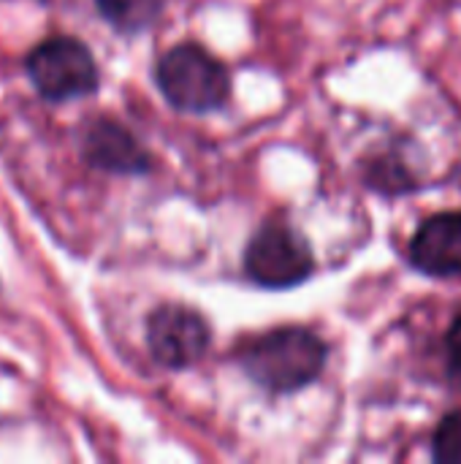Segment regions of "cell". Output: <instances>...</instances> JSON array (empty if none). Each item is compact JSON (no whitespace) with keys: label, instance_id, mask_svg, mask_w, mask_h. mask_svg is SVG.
I'll use <instances>...</instances> for the list:
<instances>
[{"label":"cell","instance_id":"1","mask_svg":"<svg viewBox=\"0 0 461 464\" xmlns=\"http://www.w3.org/2000/svg\"><path fill=\"white\" fill-rule=\"evenodd\" d=\"M326 343L299 326L269 332L242 351V367L253 383L288 394L310 386L326 367Z\"/></svg>","mask_w":461,"mask_h":464},{"label":"cell","instance_id":"2","mask_svg":"<svg viewBox=\"0 0 461 464\" xmlns=\"http://www.w3.org/2000/svg\"><path fill=\"white\" fill-rule=\"evenodd\" d=\"M155 79L171 106L193 114L220 109L231 87L226 65L196 44L168 49L158 63Z\"/></svg>","mask_w":461,"mask_h":464},{"label":"cell","instance_id":"3","mask_svg":"<svg viewBox=\"0 0 461 464\" xmlns=\"http://www.w3.org/2000/svg\"><path fill=\"white\" fill-rule=\"evenodd\" d=\"M27 73L35 90L49 101L90 95L98 87V65L90 49L76 38H49L27 57Z\"/></svg>","mask_w":461,"mask_h":464},{"label":"cell","instance_id":"4","mask_svg":"<svg viewBox=\"0 0 461 464\" xmlns=\"http://www.w3.org/2000/svg\"><path fill=\"white\" fill-rule=\"evenodd\" d=\"M315 269L312 250L302 234L288 226H264L247 245V277L272 291H285L304 283Z\"/></svg>","mask_w":461,"mask_h":464},{"label":"cell","instance_id":"5","mask_svg":"<svg viewBox=\"0 0 461 464\" xmlns=\"http://www.w3.org/2000/svg\"><path fill=\"white\" fill-rule=\"evenodd\" d=\"M212 343L209 324L201 313L182 304H163L147 321V345L163 367L196 364Z\"/></svg>","mask_w":461,"mask_h":464},{"label":"cell","instance_id":"6","mask_svg":"<svg viewBox=\"0 0 461 464\" xmlns=\"http://www.w3.org/2000/svg\"><path fill=\"white\" fill-rule=\"evenodd\" d=\"M410 264L429 277L461 275V212L427 218L410 239Z\"/></svg>","mask_w":461,"mask_h":464},{"label":"cell","instance_id":"7","mask_svg":"<svg viewBox=\"0 0 461 464\" xmlns=\"http://www.w3.org/2000/svg\"><path fill=\"white\" fill-rule=\"evenodd\" d=\"M87 163L114 171V174H139L149 169V155L147 150L117 122L111 120H98L87 128L84 141H82Z\"/></svg>","mask_w":461,"mask_h":464},{"label":"cell","instance_id":"8","mask_svg":"<svg viewBox=\"0 0 461 464\" xmlns=\"http://www.w3.org/2000/svg\"><path fill=\"white\" fill-rule=\"evenodd\" d=\"M98 8L122 33H139L158 19L163 0H98Z\"/></svg>","mask_w":461,"mask_h":464},{"label":"cell","instance_id":"9","mask_svg":"<svg viewBox=\"0 0 461 464\" xmlns=\"http://www.w3.org/2000/svg\"><path fill=\"white\" fill-rule=\"evenodd\" d=\"M367 182L380 190V193H405L416 188V177L410 174L408 163H399V158H378L370 171H367Z\"/></svg>","mask_w":461,"mask_h":464},{"label":"cell","instance_id":"10","mask_svg":"<svg viewBox=\"0 0 461 464\" xmlns=\"http://www.w3.org/2000/svg\"><path fill=\"white\" fill-rule=\"evenodd\" d=\"M432 459L440 464H461V411L448 413L435 430Z\"/></svg>","mask_w":461,"mask_h":464},{"label":"cell","instance_id":"11","mask_svg":"<svg viewBox=\"0 0 461 464\" xmlns=\"http://www.w3.org/2000/svg\"><path fill=\"white\" fill-rule=\"evenodd\" d=\"M446 359H448V370L461 378V313L446 332Z\"/></svg>","mask_w":461,"mask_h":464}]
</instances>
